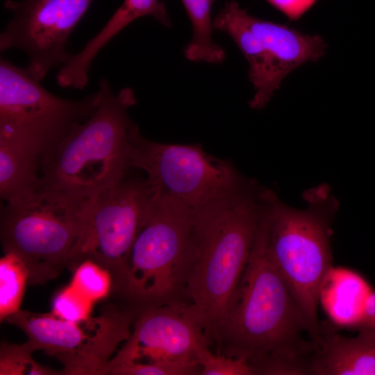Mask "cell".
<instances>
[{"mask_svg":"<svg viewBox=\"0 0 375 375\" xmlns=\"http://www.w3.org/2000/svg\"><path fill=\"white\" fill-rule=\"evenodd\" d=\"M267 249L260 217L250 256L212 344L217 353L242 359L255 375H304L317 347Z\"/></svg>","mask_w":375,"mask_h":375,"instance_id":"6da1fadb","label":"cell"},{"mask_svg":"<svg viewBox=\"0 0 375 375\" xmlns=\"http://www.w3.org/2000/svg\"><path fill=\"white\" fill-rule=\"evenodd\" d=\"M263 190L252 180L228 202L194 216L185 301L210 347L248 262Z\"/></svg>","mask_w":375,"mask_h":375,"instance_id":"7a4b0ae2","label":"cell"},{"mask_svg":"<svg viewBox=\"0 0 375 375\" xmlns=\"http://www.w3.org/2000/svg\"><path fill=\"white\" fill-rule=\"evenodd\" d=\"M303 199L306 207L295 208L265 188L261 217L269 254L315 343L321 331L318 303L332 269L331 226L339 203L326 183L306 190Z\"/></svg>","mask_w":375,"mask_h":375,"instance_id":"3957f363","label":"cell"},{"mask_svg":"<svg viewBox=\"0 0 375 375\" xmlns=\"http://www.w3.org/2000/svg\"><path fill=\"white\" fill-rule=\"evenodd\" d=\"M99 90L94 113L41 158L40 188L94 199L133 169L128 110L137 103L134 91L115 94L103 78Z\"/></svg>","mask_w":375,"mask_h":375,"instance_id":"277c9868","label":"cell"},{"mask_svg":"<svg viewBox=\"0 0 375 375\" xmlns=\"http://www.w3.org/2000/svg\"><path fill=\"white\" fill-rule=\"evenodd\" d=\"M94 199L38 188L1 207L3 252L26 265L29 283L44 284L83 260V246Z\"/></svg>","mask_w":375,"mask_h":375,"instance_id":"5b68a950","label":"cell"},{"mask_svg":"<svg viewBox=\"0 0 375 375\" xmlns=\"http://www.w3.org/2000/svg\"><path fill=\"white\" fill-rule=\"evenodd\" d=\"M129 136L133 169L142 171L153 194L194 216L222 205L252 179L227 160L214 157L201 144H167L144 137L133 122Z\"/></svg>","mask_w":375,"mask_h":375,"instance_id":"8992f818","label":"cell"},{"mask_svg":"<svg viewBox=\"0 0 375 375\" xmlns=\"http://www.w3.org/2000/svg\"><path fill=\"white\" fill-rule=\"evenodd\" d=\"M194 215L154 195L131 248L122 295L140 309L185 302Z\"/></svg>","mask_w":375,"mask_h":375,"instance_id":"52a82bcc","label":"cell"},{"mask_svg":"<svg viewBox=\"0 0 375 375\" xmlns=\"http://www.w3.org/2000/svg\"><path fill=\"white\" fill-rule=\"evenodd\" d=\"M100 99L99 90L76 100L55 95L25 68L0 59V138L17 142L41 158L88 119Z\"/></svg>","mask_w":375,"mask_h":375,"instance_id":"ba28073f","label":"cell"},{"mask_svg":"<svg viewBox=\"0 0 375 375\" xmlns=\"http://www.w3.org/2000/svg\"><path fill=\"white\" fill-rule=\"evenodd\" d=\"M213 27L228 34L247 60L249 78L256 90L249 105L255 110L269 103L291 72L307 62H317L326 52L321 36L255 17L235 0L225 3Z\"/></svg>","mask_w":375,"mask_h":375,"instance_id":"9c48e42d","label":"cell"},{"mask_svg":"<svg viewBox=\"0 0 375 375\" xmlns=\"http://www.w3.org/2000/svg\"><path fill=\"white\" fill-rule=\"evenodd\" d=\"M207 347L208 338L187 303L145 308L104 374L200 375L197 357Z\"/></svg>","mask_w":375,"mask_h":375,"instance_id":"30bf717a","label":"cell"},{"mask_svg":"<svg viewBox=\"0 0 375 375\" xmlns=\"http://www.w3.org/2000/svg\"><path fill=\"white\" fill-rule=\"evenodd\" d=\"M5 321L22 329L36 351L58 359L62 374L102 375L114 353L130 337L133 315L109 305L99 315L78 322L23 310Z\"/></svg>","mask_w":375,"mask_h":375,"instance_id":"8fae6325","label":"cell"},{"mask_svg":"<svg viewBox=\"0 0 375 375\" xmlns=\"http://www.w3.org/2000/svg\"><path fill=\"white\" fill-rule=\"evenodd\" d=\"M131 171L94 198L82 249L83 260L91 258L111 272L121 294L131 248L154 198L146 178Z\"/></svg>","mask_w":375,"mask_h":375,"instance_id":"7c38bea8","label":"cell"},{"mask_svg":"<svg viewBox=\"0 0 375 375\" xmlns=\"http://www.w3.org/2000/svg\"><path fill=\"white\" fill-rule=\"evenodd\" d=\"M94 0H7L12 17L0 34V51L17 49L28 59L25 67L34 79L63 65L72 32Z\"/></svg>","mask_w":375,"mask_h":375,"instance_id":"4fadbf2b","label":"cell"},{"mask_svg":"<svg viewBox=\"0 0 375 375\" xmlns=\"http://www.w3.org/2000/svg\"><path fill=\"white\" fill-rule=\"evenodd\" d=\"M151 16L167 27L172 24L163 2L159 0H124L102 29L60 67L56 81L62 88L83 89L88 82L91 64L98 53L135 19Z\"/></svg>","mask_w":375,"mask_h":375,"instance_id":"5bb4252c","label":"cell"},{"mask_svg":"<svg viewBox=\"0 0 375 375\" xmlns=\"http://www.w3.org/2000/svg\"><path fill=\"white\" fill-rule=\"evenodd\" d=\"M351 338L321 324L311 360V375H375V330H362Z\"/></svg>","mask_w":375,"mask_h":375,"instance_id":"9a60e30c","label":"cell"},{"mask_svg":"<svg viewBox=\"0 0 375 375\" xmlns=\"http://www.w3.org/2000/svg\"><path fill=\"white\" fill-rule=\"evenodd\" d=\"M41 156L28 147L0 138V195L3 202L32 194L40 188Z\"/></svg>","mask_w":375,"mask_h":375,"instance_id":"2e32d148","label":"cell"},{"mask_svg":"<svg viewBox=\"0 0 375 375\" xmlns=\"http://www.w3.org/2000/svg\"><path fill=\"white\" fill-rule=\"evenodd\" d=\"M192 27L191 41L185 47V58L193 62L219 64L226 58L224 49L213 42L212 0H181Z\"/></svg>","mask_w":375,"mask_h":375,"instance_id":"e0dca14e","label":"cell"},{"mask_svg":"<svg viewBox=\"0 0 375 375\" xmlns=\"http://www.w3.org/2000/svg\"><path fill=\"white\" fill-rule=\"evenodd\" d=\"M29 274L23 260L12 252L0 259V320L20 310Z\"/></svg>","mask_w":375,"mask_h":375,"instance_id":"ac0fdd59","label":"cell"},{"mask_svg":"<svg viewBox=\"0 0 375 375\" xmlns=\"http://www.w3.org/2000/svg\"><path fill=\"white\" fill-rule=\"evenodd\" d=\"M69 284L94 303L106 298L115 290L111 272L88 258L83 260L74 269Z\"/></svg>","mask_w":375,"mask_h":375,"instance_id":"d6986e66","label":"cell"},{"mask_svg":"<svg viewBox=\"0 0 375 375\" xmlns=\"http://www.w3.org/2000/svg\"><path fill=\"white\" fill-rule=\"evenodd\" d=\"M36 351L26 341L22 344L2 343L0 348V375H55L62 374L41 365L32 357Z\"/></svg>","mask_w":375,"mask_h":375,"instance_id":"ffe728a7","label":"cell"},{"mask_svg":"<svg viewBox=\"0 0 375 375\" xmlns=\"http://www.w3.org/2000/svg\"><path fill=\"white\" fill-rule=\"evenodd\" d=\"M94 303L69 284L54 297L51 313L56 317L72 322L88 319Z\"/></svg>","mask_w":375,"mask_h":375,"instance_id":"44dd1931","label":"cell"},{"mask_svg":"<svg viewBox=\"0 0 375 375\" xmlns=\"http://www.w3.org/2000/svg\"><path fill=\"white\" fill-rule=\"evenodd\" d=\"M197 360L201 367L200 375H255L247 361L212 352L210 347L201 350Z\"/></svg>","mask_w":375,"mask_h":375,"instance_id":"7402d4cb","label":"cell"},{"mask_svg":"<svg viewBox=\"0 0 375 375\" xmlns=\"http://www.w3.org/2000/svg\"><path fill=\"white\" fill-rule=\"evenodd\" d=\"M292 21L302 17L317 0H265Z\"/></svg>","mask_w":375,"mask_h":375,"instance_id":"603a6c76","label":"cell"},{"mask_svg":"<svg viewBox=\"0 0 375 375\" xmlns=\"http://www.w3.org/2000/svg\"><path fill=\"white\" fill-rule=\"evenodd\" d=\"M353 329L375 330V292L372 291L367 297L361 317Z\"/></svg>","mask_w":375,"mask_h":375,"instance_id":"cb8c5ba5","label":"cell"},{"mask_svg":"<svg viewBox=\"0 0 375 375\" xmlns=\"http://www.w3.org/2000/svg\"><path fill=\"white\" fill-rule=\"evenodd\" d=\"M215 1V0H212V2L214 3Z\"/></svg>","mask_w":375,"mask_h":375,"instance_id":"d4e9b609","label":"cell"}]
</instances>
